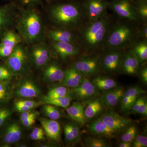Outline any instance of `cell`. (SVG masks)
Segmentation results:
<instances>
[{"label": "cell", "mask_w": 147, "mask_h": 147, "mask_svg": "<svg viewBox=\"0 0 147 147\" xmlns=\"http://www.w3.org/2000/svg\"><path fill=\"white\" fill-rule=\"evenodd\" d=\"M14 109L17 112L21 113L28 112L30 110H32V109L30 107H27V106L21 105V104H18L15 102H14Z\"/></svg>", "instance_id": "49"}, {"label": "cell", "mask_w": 147, "mask_h": 147, "mask_svg": "<svg viewBox=\"0 0 147 147\" xmlns=\"http://www.w3.org/2000/svg\"><path fill=\"white\" fill-rule=\"evenodd\" d=\"M130 1L132 3H135L139 1H147V0H130Z\"/></svg>", "instance_id": "55"}, {"label": "cell", "mask_w": 147, "mask_h": 147, "mask_svg": "<svg viewBox=\"0 0 147 147\" xmlns=\"http://www.w3.org/2000/svg\"><path fill=\"white\" fill-rule=\"evenodd\" d=\"M139 36L140 39L147 40V23H142L140 24Z\"/></svg>", "instance_id": "46"}, {"label": "cell", "mask_w": 147, "mask_h": 147, "mask_svg": "<svg viewBox=\"0 0 147 147\" xmlns=\"http://www.w3.org/2000/svg\"><path fill=\"white\" fill-rule=\"evenodd\" d=\"M30 136L31 139L34 141H42L45 139L44 134H36L32 132Z\"/></svg>", "instance_id": "52"}, {"label": "cell", "mask_w": 147, "mask_h": 147, "mask_svg": "<svg viewBox=\"0 0 147 147\" xmlns=\"http://www.w3.org/2000/svg\"><path fill=\"white\" fill-rule=\"evenodd\" d=\"M81 3L87 20H96L108 14V0H83Z\"/></svg>", "instance_id": "9"}, {"label": "cell", "mask_w": 147, "mask_h": 147, "mask_svg": "<svg viewBox=\"0 0 147 147\" xmlns=\"http://www.w3.org/2000/svg\"><path fill=\"white\" fill-rule=\"evenodd\" d=\"M40 123L47 137L55 142H59L60 139L61 126L58 122L55 120L42 118Z\"/></svg>", "instance_id": "21"}, {"label": "cell", "mask_w": 147, "mask_h": 147, "mask_svg": "<svg viewBox=\"0 0 147 147\" xmlns=\"http://www.w3.org/2000/svg\"><path fill=\"white\" fill-rule=\"evenodd\" d=\"M11 97V90L8 82H0V105L8 102Z\"/></svg>", "instance_id": "32"}, {"label": "cell", "mask_w": 147, "mask_h": 147, "mask_svg": "<svg viewBox=\"0 0 147 147\" xmlns=\"http://www.w3.org/2000/svg\"><path fill=\"white\" fill-rule=\"evenodd\" d=\"M16 28L22 41L36 44L43 38V26L39 13L33 8L20 9Z\"/></svg>", "instance_id": "4"}, {"label": "cell", "mask_w": 147, "mask_h": 147, "mask_svg": "<svg viewBox=\"0 0 147 147\" xmlns=\"http://www.w3.org/2000/svg\"><path fill=\"white\" fill-rule=\"evenodd\" d=\"M140 24L118 19L112 25L108 33L105 47L125 50L138 40Z\"/></svg>", "instance_id": "3"}, {"label": "cell", "mask_w": 147, "mask_h": 147, "mask_svg": "<svg viewBox=\"0 0 147 147\" xmlns=\"http://www.w3.org/2000/svg\"><path fill=\"white\" fill-rule=\"evenodd\" d=\"M109 8L118 19L142 23L136 7L130 0H111L109 1Z\"/></svg>", "instance_id": "6"}, {"label": "cell", "mask_w": 147, "mask_h": 147, "mask_svg": "<svg viewBox=\"0 0 147 147\" xmlns=\"http://www.w3.org/2000/svg\"><path fill=\"white\" fill-rule=\"evenodd\" d=\"M71 92L80 101L91 100L99 94V91L86 77L79 86L72 88Z\"/></svg>", "instance_id": "12"}, {"label": "cell", "mask_w": 147, "mask_h": 147, "mask_svg": "<svg viewBox=\"0 0 147 147\" xmlns=\"http://www.w3.org/2000/svg\"><path fill=\"white\" fill-rule=\"evenodd\" d=\"M22 135V129L19 125L16 123H12L6 128L3 140L7 144H14L21 140Z\"/></svg>", "instance_id": "25"}, {"label": "cell", "mask_w": 147, "mask_h": 147, "mask_svg": "<svg viewBox=\"0 0 147 147\" xmlns=\"http://www.w3.org/2000/svg\"><path fill=\"white\" fill-rule=\"evenodd\" d=\"M100 53L90 55L82 54L78 56L71 65L86 77L96 76L101 71Z\"/></svg>", "instance_id": "7"}, {"label": "cell", "mask_w": 147, "mask_h": 147, "mask_svg": "<svg viewBox=\"0 0 147 147\" xmlns=\"http://www.w3.org/2000/svg\"><path fill=\"white\" fill-rule=\"evenodd\" d=\"M16 6L14 4H9L0 8V31L12 19L15 12Z\"/></svg>", "instance_id": "28"}, {"label": "cell", "mask_w": 147, "mask_h": 147, "mask_svg": "<svg viewBox=\"0 0 147 147\" xmlns=\"http://www.w3.org/2000/svg\"><path fill=\"white\" fill-rule=\"evenodd\" d=\"M123 132L121 137V142H132L137 133V127L132 124Z\"/></svg>", "instance_id": "35"}, {"label": "cell", "mask_w": 147, "mask_h": 147, "mask_svg": "<svg viewBox=\"0 0 147 147\" xmlns=\"http://www.w3.org/2000/svg\"><path fill=\"white\" fill-rule=\"evenodd\" d=\"M15 102L18 103V104H21V105H25L27 107H30L32 109L36 108L42 103V102H36V101L31 100H17Z\"/></svg>", "instance_id": "43"}, {"label": "cell", "mask_w": 147, "mask_h": 147, "mask_svg": "<svg viewBox=\"0 0 147 147\" xmlns=\"http://www.w3.org/2000/svg\"><path fill=\"white\" fill-rule=\"evenodd\" d=\"M144 67L139 68L138 74H139V76L142 82L145 84H147V66L143 65Z\"/></svg>", "instance_id": "47"}, {"label": "cell", "mask_w": 147, "mask_h": 147, "mask_svg": "<svg viewBox=\"0 0 147 147\" xmlns=\"http://www.w3.org/2000/svg\"><path fill=\"white\" fill-rule=\"evenodd\" d=\"M91 81L98 90L102 92L109 91L117 86V83L108 76H97Z\"/></svg>", "instance_id": "27"}, {"label": "cell", "mask_w": 147, "mask_h": 147, "mask_svg": "<svg viewBox=\"0 0 147 147\" xmlns=\"http://www.w3.org/2000/svg\"><path fill=\"white\" fill-rule=\"evenodd\" d=\"M71 92L68 87L63 86L55 87L50 89L43 98H54L64 97L71 95Z\"/></svg>", "instance_id": "30"}, {"label": "cell", "mask_w": 147, "mask_h": 147, "mask_svg": "<svg viewBox=\"0 0 147 147\" xmlns=\"http://www.w3.org/2000/svg\"><path fill=\"white\" fill-rule=\"evenodd\" d=\"M72 99L71 95H70L64 97L57 98H43V101H42V103L50 104L57 107L66 109L70 105Z\"/></svg>", "instance_id": "29"}, {"label": "cell", "mask_w": 147, "mask_h": 147, "mask_svg": "<svg viewBox=\"0 0 147 147\" xmlns=\"http://www.w3.org/2000/svg\"><path fill=\"white\" fill-rule=\"evenodd\" d=\"M29 53L21 43L16 47L7 59V66L12 73L21 74L26 71L28 66Z\"/></svg>", "instance_id": "8"}, {"label": "cell", "mask_w": 147, "mask_h": 147, "mask_svg": "<svg viewBox=\"0 0 147 147\" xmlns=\"http://www.w3.org/2000/svg\"><path fill=\"white\" fill-rule=\"evenodd\" d=\"M140 66L138 59L129 48L124 51L120 72L130 76L137 75Z\"/></svg>", "instance_id": "14"}, {"label": "cell", "mask_w": 147, "mask_h": 147, "mask_svg": "<svg viewBox=\"0 0 147 147\" xmlns=\"http://www.w3.org/2000/svg\"><path fill=\"white\" fill-rule=\"evenodd\" d=\"M86 145L88 147H108L110 145L101 137H89L86 139Z\"/></svg>", "instance_id": "34"}, {"label": "cell", "mask_w": 147, "mask_h": 147, "mask_svg": "<svg viewBox=\"0 0 147 147\" xmlns=\"http://www.w3.org/2000/svg\"><path fill=\"white\" fill-rule=\"evenodd\" d=\"M124 50L107 47L104 48L100 53L101 71L112 74L120 72Z\"/></svg>", "instance_id": "5"}, {"label": "cell", "mask_w": 147, "mask_h": 147, "mask_svg": "<svg viewBox=\"0 0 147 147\" xmlns=\"http://www.w3.org/2000/svg\"><path fill=\"white\" fill-rule=\"evenodd\" d=\"M146 91L138 86L132 87L124 92V96L127 97L132 98L139 97L143 94L145 93Z\"/></svg>", "instance_id": "38"}, {"label": "cell", "mask_w": 147, "mask_h": 147, "mask_svg": "<svg viewBox=\"0 0 147 147\" xmlns=\"http://www.w3.org/2000/svg\"><path fill=\"white\" fill-rule=\"evenodd\" d=\"M124 90L122 87L116 88L109 91L104 92L101 96L105 108H113L120 102L124 94Z\"/></svg>", "instance_id": "23"}, {"label": "cell", "mask_w": 147, "mask_h": 147, "mask_svg": "<svg viewBox=\"0 0 147 147\" xmlns=\"http://www.w3.org/2000/svg\"><path fill=\"white\" fill-rule=\"evenodd\" d=\"M52 56V50L50 46L43 41L34 44L30 53V57L33 63L38 68L46 66L50 61Z\"/></svg>", "instance_id": "10"}, {"label": "cell", "mask_w": 147, "mask_h": 147, "mask_svg": "<svg viewBox=\"0 0 147 147\" xmlns=\"http://www.w3.org/2000/svg\"><path fill=\"white\" fill-rule=\"evenodd\" d=\"M86 77L71 65L65 70L64 76L61 83L63 86L73 88L79 86Z\"/></svg>", "instance_id": "22"}, {"label": "cell", "mask_w": 147, "mask_h": 147, "mask_svg": "<svg viewBox=\"0 0 147 147\" xmlns=\"http://www.w3.org/2000/svg\"><path fill=\"white\" fill-rule=\"evenodd\" d=\"M36 118V117L31 118L28 119L26 120L23 121L21 123L24 126L27 127H30L35 123Z\"/></svg>", "instance_id": "51"}, {"label": "cell", "mask_w": 147, "mask_h": 147, "mask_svg": "<svg viewBox=\"0 0 147 147\" xmlns=\"http://www.w3.org/2000/svg\"><path fill=\"white\" fill-rule=\"evenodd\" d=\"M52 47L63 61L78 57L82 53L78 45L68 42L52 41Z\"/></svg>", "instance_id": "15"}, {"label": "cell", "mask_w": 147, "mask_h": 147, "mask_svg": "<svg viewBox=\"0 0 147 147\" xmlns=\"http://www.w3.org/2000/svg\"><path fill=\"white\" fill-rule=\"evenodd\" d=\"M65 137L67 143L69 144H76V142L72 131L69 123H67L64 127Z\"/></svg>", "instance_id": "39"}, {"label": "cell", "mask_w": 147, "mask_h": 147, "mask_svg": "<svg viewBox=\"0 0 147 147\" xmlns=\"http://www.w3.org/2000/svg\"><path fill=\"white\" fill-rule=\"evenodd\" d=\"M140 62L144 65L147 61V40L139 39L129 48Z\"/></svg>", "instance_id": "26"}, {"label": "cell", "mask_w": 147, "mask_h": 147, "mask_svg": "<svg viewBox=\"0 0 147 147\" xmlns=\"http://www.w3.org/2000/svg\"><path fill=\"white\" fill-rule=\"evenodd\" d=\"M42 1V0H21V2L23 5L28 6H32L39 4Z\"/></svg>", "instance_id": "50"}, {"label": "cell", "mask_w": 147, "mask_h": 147, "mask_svg": "<svg viewBox=\"0 0 147 147\" xmlns=\"http://www.w3.org/2000/svg\"><path fill=\"white\" fill-rule=\"evenodd\" d=\"M49 13L56 27L74 30L87 20L80 1L57 3L50 7Z\"/></svg>", "instance_id": "2"}, {"label": "cell", "mask_w": 147, "mask_h": 147, "mask_svg": "<svg viewBox=\"0 0 147 147\" xmlns=\"http://www.w3.org/2000/svg\"><path fill=\"white\" fill-rule=\"evenodd\" d=\"M84 109V113L86 121H90L101 116L105 109L101 97L91 99Z\"/></svg>", "instance_id": "19"}, {"label": "cell", "mask_w": 147, "mask_h": 147, "mask_svg": "<svg viewBox=\"0 0 147 147\" xmlns=\"http://www.w3.org/2000/svg\"><path fill=\"white\" fill-rule=\"evenodd\" d=\"M69 117L79 126H83L86 122L84 115V105L81 102H74L66 108Z\"/></svg>", "instance_id": "24"}, {"label": "cell", "mask_w": 147, "mask_h": 147, "mask_svg": "<svg viewBox=\"0 0 147 147\" xmlns=\"http://www.w3.org/2000/svg\"><path fill=\"white\" fill-rule=\"evenodd\" d=\"M11 111L7 108L0 109V127L11 115Z\"/></svg>", "instance_id": "42"}, {"label": "cell", "mask_w": 147, "mask_h": 147, "mask_svg": "<svg viewBox=\"0 0 147 147\" xmlns=\"http://www.w3.org/2000/svg\"><path fill=\"white\" fill-rule=\"evenodd\" d=\"M69 124L76 140V144L79 143L82 140V135L79 126L75 122L69 123Z\"/></svg>", "instance_id": "41"}, {"label": "cell", "mask_w": 147, "mask_h": 147, "mask_svg": "<svg viewBox=\"0 0 147 147\" xmlns=\"http://www.w3.org/2000/svg\"><path fill=\"white\" fill-rule=\"evenodd\" d=\"M42 111L44 115L50 119L57 120L62 116V113L57 107L50 104H44Z\"/></svg>", "instance_id": "31"}, {"label": "cell", "mask_w": 147, "mask_h": 147, "mask_svg": "<svg viewBox=\"0 0 147 147\" xmlns=\"http://www.w3.org/2000/svg\"><path fill=\"white\" fill-rule=\"evenodd\" d=\"M50 1H59V0H49Z\"/></svg>", "instance_id": "56"}, {"label": "cell", "mask_w": 147, "mask_h": 147, "mask_svg": "<svg viewBox=\"0 0 147 147\" xmlns=\"http://www.w3.org/2000/svg\"><path fill=\"white\" fill-rule=\"evenodd\" d=\"M138 97L130 98L127 96H123L120 101L121 108L122 111L126 112L130 111L132 105Z\"/></svg>", "instance_id": "36"}, {"label": "cell", "mask_w": 147, "mask_h": 147, "mask_svg": "<svg viewBox=\"0 0 147 147\" xmlns=\"http://www.w3.org/2000/svg\"><path fill=\"white\" fill-rule=\"evenodd\" d=\"M147 138L146 135L137 133L136 137L132 142L131 147H146Z\"/></svg>", "instance_id": "37"}, {"label": "cell", "mask_w": 147, "mask_h": 147, "mask_svg": "<svg viewBox=\"0 0 147 147\" xmlns=\"http://www.w3.org/2000/svg\"><path fill=\"white\" fill-rule=\"evenodd\" d=\"M116 18L108 13L96 20H87L79 26L76 30L77 44L83 54H99L102 51Z\"/></svg>", "instance_id": "1"}, {"label": "cell", "mask_w": 147, "mask_h": 147, "mask_svg": "<svg viewBox=\"0 0 147 147\" xmlns=\"http://www.w3.org/2000/svg\"><path fill=\"white\" fill-rule=\"evenodd\" d=\"M46 66L43 73L44 80L51 83L61 82L64 76L65 70L61 66L55 62Z\"/></svg>", "instance_id": "20"}, {"label": "cell", "mask_w": 147, "mask_h": 147, "mask_svg": "<svg viewBox=\"0 0 147 147\" xmlns=\"http://www.w3.org/2000/svg\"><path fill=\"white\" fill-rule=\"evenodd\" d=\"M12 72L5 67L0 65V82L9 81L12 77Z\"/></svg>", "instance_id": "40"}, {"label": "cell", "mask_w": 147, "mask_h": 147, "mask_svg": "<svg viewBox=\"0 0 147 147\" xmlns=\"http://www.w3.org/2000/svg\"><path fill=\"white\" fill-rule=\"evenodd\" d=\"M32 132L36 134H44L43 129H42V128H40V127H34L33 129Z\"/></svg>", "instance_id": "53"}, {"label": "cell", "mask_w": 147, "mask_h": 147, "mask_svg": "<svg viewBox=\"0 0 147 147\" xmlns=\"http://www.w3.org/2000/svg\"><path fill=\"white\" fill-rule=\"evenodd\" d=\"M22 42V38L18 33L11 30L6 32L0 42V57H8Z\"/></svg>", "instance_id": "13"}, {"label": "cell", "mask_w": 147, "mask_h": 147, "mask_svg": "<svg viewBox=\"0 0 147 147\" xmlns=\"http://www.w3.org/2000/svg\"><path fill=\"white\" fill-rule=\"evenodd\" d=\"M143 97V96H139V97L137 98L136 100H135L134 103H133L131 108V110H130V111H131L132 114H134V115L138 114L139 106H140V104H141Z\"/></svg>", "instance_id": "48"}, {"label": "cell", "mask_w": 147, "mask_h": 147, "mask_svg": "<svg viewBox=\"0 0 147 147\" xmlns=\"http://www.w3.org/2000/svg\"><path fill=\"white\" fill-rule=\"evenodd\" d=\"M138 114L146 117L147 115V102L146 97L143 96L142 98L138 110Z\"/></svg>", "instance_id": "45"}, {"label": "cell", "mask_w": 147, "mask_h": 147, "mask_svg": "<svg viewBox=\"0 0 147 147\" xmlns=\"http://www.w3.org/2000/svg\"><path fill=\"white\" fill-rule=\"evenodd\" d=\"M38 113L36 111H32L31 110L28 112H24L21 113L20 115V120L21 122L23 121L28 119L34 117H37L38 116Z\"/></svg>", "instance_id": "44"}, {"label": "cell", "mask_w": 147, "mask_h": 147, "mask_svg": "<svg viewBox=\"0 0 147 147\" xmlns=\"http://www.w3.org/2000/svg\"><path fill=\"white\" fill-rule=\"evenodd\" d=\"M132 142H121L119 145L120 147H131Z\"/></svg>", "instance_id": "54"}, {"label": "cell", "mask_w": 147, "mask_h": 147, "mask_svg": "<svg viewBox=\"0 0 147 147\" xmlns=\"http://www.w3.org/2000/svg\"><path fill=\"white\" fill-rule=\"evenodd\" d=\"M17 97L23 98H33L38 97L40 94L39 87L30 80H26L21 82L15 90Z\"/></svg>", "instance_id": "18"}, {"label": "cell", "mask_w": 147, "mask_h": 147, "mask_svg": "<svg viewBox=\"0 0 147 147\" xmlns=\"http://www.w3.org/2000/svg\"><path fill=\"white\" fill-rule=\"evenodd\" d=\"M134 4L142 23H147V1H139Z\"/></svg>", "instance_id": "33"}, {"label": "cell", "mask_w": 147, "mask_h": 147, "mask_svg": "<svg viewBox=\"0 0 147 147\" xmlns=\"http://www.w3.org/2000/svg\"><path fill=\"white\" fill-rule=\"evenodd\" d=\"M109 128L117 133L123 132L128 127L132 124L130 119L124 117L113 111H109L99 117Z\"/></svg>", "instance_id": "11"}, {"label": "cell", "mask_w": 147, "mask_h": 147, "mask_svg": "<svg viewBox=\"0 0 147 147\" xmlns=\"http://www.w3.org/2000/svg\"><path fill=\"white\" fill-rule=\"evenodd\" d=\"M48 36L52 41L68 42L77 45L76 30L55 27L49 30Z\"/></svg>", "instance_id": "16"}, {"label": "cell", "mask_w": 147, "mask_h": 147, "mask_svg": "<svg viewBox=\"0 0 147 147\" xmlns=\"http://www.w3.org/2000/svg\"><path fill=\"white\" fill-rule=\"evenodd\" d=\"M89 122L88 124V130L91 134L98 137L113 139L116 138L119 134L107 126L100 117Z\"/></svg>", "instance_id": "17"}]
</instances>
